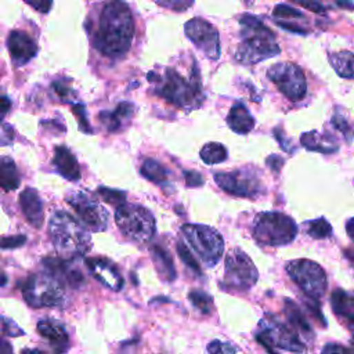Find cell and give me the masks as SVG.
<instances>
[{
	"label": "cell",
	"instance_id": "obj_33",
	"mask_svg": "<svg viewBox=\"0 0 354 354\" xmlns=\"http://www.w3.org/2000/svg\"><path fill=\"white\" fill-rule=\"evenodd\" d=\"M273 17L280 23H291L292 20H304V14L302 12H299L298 9L292 8V6H287V5H278L274 10H273Z\"/></svg>",
	"mask_w": 354,
	"mask_h": 354
},
{
	"label": "cell",
	"instance_id": "obj_51",
	"mask_svg": "<svg viewBox=\"0 0 354 354\" xmlns=\"http://www.w3.org/2000/svg\"><path fill=\"white\" fill-rule=\"evenodd\" d=\"M351 226H353V219H348L347 222V234L350 238H353V230H351Z\"/></svg>",
	"mask_w": 354,
	"mask_h": 354
},
{
	"label": "cell",
	"instance_id": "obj_32",
	"mask_svg": "<svg viewBox=\"0 0 354 354\" xmlns=\"http://www.w3.org/2000/svg\"><path fill=\"white\" fill-rule=\"evenodd\" d=\"M307 234L314 240H325L332 236V226L324 218H320L307 223Z\"/></svg>",
	"mask_w": 354,
	"mask_h": 354
},
{
	"label": "cell",
	"instance_id": "obj_44",
	"mask_svg": "<svg viewBox=\"0 0 354 354\" xmlns=\"http://www.w3.org/2000/svg\"><path fill=\"white\" fill-rule=\"evenodd\" d=\"M24 2L42 14H48L53 6V0H24Z\"/></svg>",
	"mask_w": 354,
	"mask_h": 354
},
{
	"label": "cell",
	"instance_id": "obj_4",
	"mask_svg": "<svg viewBox=\"0 0 354 354\" xmlns=\"http://www.w3.org/2000/svg\"><path fill=\"white\" fill-rule=\"evenodd\" d=\"M49 236L63 259L76 260L92 248V237L86 227L67 212H56L49 223Z\"/></svg>",
	"mask_w": 354,
	"mask_h": 354
},
{
	"label": "cell",
	"instance_id": "obj_7",
	"mask_svg": "<svg viewBox=\"0 0 354 354\" xmlns=\"http://www.w3.org/2000/svg\"><path fill=\"white\" fill-rule=\"evenodd\" d=\"M259 271L251 258L241 249L230 251L225 262V280L220 282L222 289L229 292H248L255 287Z\"/></svg>",
	"mask_w": 354,
	"mask_h": 354
},
{
	"label": "cell",
	"instance_id": "obj_36",
	"mask_svg": "<svg viewBox=\"0 0 354 354\" xmlns=\"http://www.w3.org/2000/svg\"><path fill=\"white\" fill-rule=\"evenodd\" d=\"M177 252H179L180 259L186 263V266H189L193 271H196L197 274H201V267L198 264V262L196 260V258L191 255L189 247L185 245V242H177Z\"/></svg>",
	"mask_w": 354,
	"mask_h": 354
},
{
	"label": "cell",
	"instance_id": "obj_38",
	"mask_svg": "<svg viewBox=\"0 0 354 354\" xmlns=\"http://www.w3.org/2000/svg\"><path fill=\"white\" fill-rule=\"evenodd\" d=\"M208 351L209 354H236L237 350L236 347L229 343V342H220V340H214L208 344Z\"/></svg>",
	"mask_w": 354,
	"mask_h": 354
},
{
	"label": "cell",
	"instance_id": "obj_27",
	"mask_svg": "<svg viewBox=\"0 0 354 354\" xmlns=\"http://www.w3.org/2000/svg\"><path fill=\"white\" fill-rule=\"evenodd\" d=\"M151 253H152V260L159 277L163 281L171 282L176 278V269L173 266V260L167 253V251L155 245L151 248Z\"/></svg>",
	"mask_w": 354,
	"mask_h": 354
},
{
	"label": "cell",
	"instance_id": "obj_20",
	"mask_svg": "<svg viewBox=\"0 0 354 354\" xmlns=\"http://www.w3.org/2000/svg\"><path fill=\"white\" fill-rule=\"evenodd\" d=\"M20 205L24 216L35 229H41L43 225V202L35 189H25L20 194Z\"/></svg>",
	"mask_w": 354,
	"mask_h": 354
},
{
	"label": "cell",
	"instance_id": "obj_12",
	"mask_svg": "<svg viewBox=\"0 0 354 354\" xmlns=\"http://www.w3.org/2000/svg\"><path fill=\"white\" fill-rule=\"evenodd\" d=\"M215 180L223 191L236 197L255 198L263 191L258 171L247 167L231 171H220L215 174Z\"/></svg>",
	"mask_w": 354,
	"mask_h": 354
},
{
	"label": "cell",
	"instance_id": "obj_24",
	"mask_svg": "<svg viewBox=\"0 0 354 354\" xmlns=\"http://www.w3.org/2000/svg\"><path fill=\"white\" fill-rule=\"evenodd\" d=\"M331 306L336 315L346 320L348 324V328H353L354 322V299L353 296L343 291V289H335L331 296Z\"/></svg>",
	"mask_w": 354,
	"mask_h": 354
},
{
	"label": "cell",
	"instance_id": "obj_48",
	"mask_svg": "<svg viewBox=\"0 0 354 354\" xmlns=\"http://www.w3.org/2000/svg\"><path fill=\"white\" fill-rule=\"evenodd\" d=\"M10 108H12L10 98L8 96H0V122L3 121V118L10 111Z\"/></svg>",
	"mask_w": 354,
	"mask_h": 354
},
{
	"label": "cell",
	"instance_id": "obj_17",
	"mask_svg": "<svg viewBox=\"0 0 354 354\" xmlns=\"http://www.w3.org/2000/svg\"><path fill=\"white\" fill-rule=\"evenodd\" d=\"M87 269L94 275L97 281H100L107 288L118 292L123 288V278L114 263L104 258H90L86 260Z\"/></svg>",
	"mask_w": 354,
	"mask_h": 354
},
{
	"label": "cell",
	"instance_id": "obj_46",
	"mask_svg": "<svg viewBox=\"0 0 354 354\" xmlns=\"http://www.w3.org/2000/svg\"><path fill=\"white\" fill-rule=\"evenodd\" d=\"M322 354H353L351 348L348 347H344L342 344H337V343H328L324 350H322Z\"/></svg>",
	"mask_w": 354,
	"mask_h": 354
},
{
	"label": "cell",
	"instance_id": "obj_23",
	"mask_svg": "<svg viewBox=\"0 0 354 354\" xmlns=\"http://www.w3.org/2000/svg\"><path fill=\"white\" fill-rule=\"evenodd\" d=\"M227 123L233 132L238 134H248L255 127L256 122L248 108L244 104L237 103L229 112Z\"/></svg>",
	"mask_w": 354,
	"mask_h": 354
},
{
	"label": "cell",
	"instance_id": "obj_25",
	"mask_svg": "<svg viewBox=\"0 0 354 354\" xmlns=\"http://www.w3.org/2000/svg\"><path fill=\"white\" fill-rule=\"evenodd\" d=\"M21 177L14 160L9 156H0V189L14 191L20 187Z\"/></svg>",
	"mask_w": 354,
	"mask_h": 354
},
{
	"label": "cell",
	"instance_id": "obj_13",
	"mask_svg": "<svg viewBox=\"0 0 354 354\" xmlns=\"http://www.w3.org/2000/svg\"><path fill=\"white\" fill-rule=\"evenodd\" d=\"M269 78L278 90L291 101H300L307 93V83L302 68L293 63L274 64L269 72Z\"/></svg>",
	"mask_w": 354,
	"mask_h": 354
},
{
	"label": "cell",
	"instance_id": "obj_19",
	"mask_svg": "<svg viewBox=\"0 0 354 354\" xmlns=\"http://www.w3.org/2000/svg\"><path fill=\"white\" fill-rule=\"evenodd\" d=\"M38 332L50 342L57 354H64L70 348V336L65 328L53 320H42L38 322Z\"/></svg>",
	"mask_w": 354,
	"mask_h": 354
},
{
	"label": "cell",
	"instance_id": "obj_14",
	"mask_svg": "<svg viewBox=\"0 0 354 354\" xmlns=\"http://www.w3.org/2000/svg\"><path fill=\"white\" fill-rule=\"evenodd\" d=\"M67 202L74 208L85 227L93 233L107 230L110 215L107 209L85 193H74L67 197Z\"/></svg>",
	"mask_w": 354,
	"mask_h": 354
},
{
	"label": "cell",
	"instance_id": "obj_31",
	"mask_svg": "<svg viewBox=\"0 0 354 354\" xmlns=\"http://www.w3.org/2000/svg\"><path fill=\"white\" fill-rule=\"evenodd\" d=\"M200 155L207 165H216L225 162L229 156V152L220 143H208L202 147Z\"/></svg>",
	"mask_w": 354,
	"mask_h": 354
},
{
	"label": "cell",
	"instance_id": "obj_10",
	"mask_svg": "<svg viewBox=\"0 0 354 354\" xmlns=\"http://www.w3.org/2000/svg\"><path fill=\"white\" fill-rule=\"evenodd\" d=\"M287 271L310 300L318 302L324 296L328 278L325 270L318 263L307 259L292 260L287 264Z\"/></svg>",
	"mask_w": 354,
	"mask_h": 354
},
{
	"label": "cell",
	"instance_id": "obj_9",
	"mask_svg": "<svg viewBox=\"0 0 354 354\" xmlns=\"http://www.w3.org/2000/svg\"><path fill=\"white\" fill-rule=\"evenodd\" d=\"M182 233L208 267H215L220 262L225 252V241L215 229L202 225H185Z\"/></svg>",
	"mask_w": 354,
	"mask_h": 354
},
{
	"label": "cell",
	"instance_id": "obj_22",
	"mask_svg": "<svg viewBox=\"0 0 354 354\" xmlns=\"http://www.w3.org/2000/svg\"><path fill=\"white\" fill-rule=\"evenodd\" d=\"M134 107L132 103H121L114 111H103L98 114V121L108 132H118L123 122L132 118Z\"/></svg>",
	"mask_w": 354,
	"mask_h": 354
},
{
	"label": "cell",
	"instance_id": "obj_2",
	"mask_svg": "<svg viewBox=\"0 0 354 354\" xmlns=\"http://www.w3.org/2000/svg\"><path fill=\"white\" fill-rule=\"evenodd\" d=\"M148 81L151 85H155L152 92L174 107L193 110L200 107L204 100L201 76L197 65H194L189 79L173 68H166L163 75L149 72Z\"/></svg>",
	"mask_w": 354,
	"mask_h": 354
},
{
	"label": "cell",
	"instance_id": "obj_39",
	"mask_svg": "<svg viewBox=\"0 0 354 354\" xmlns=\"http://www.w3.org/2000/svg\"><path fill=\"white\" fill-rule=\"evenodd\" d=\"M25 236H13V237H2L0 238V248L2 249H16L25 244Z\"/></svg>",
	"mask_w": 354,
	"mask_h": 354
},
{
	"label": "cell",
	"instance_id": "obj_34",
	"mask_svg": "<svg viewBox=\"0 0 354 354\" xmlns=\"http://www.w3.org/2000/svg\"><path fill=\"white\" fill-rule=\"evenodd\" d=\"M189 299L204 314H209L212 311V309H214V299H212V296H209L208 293H205L202 291H191L189 293Z\"/></svg>",
	"mask_w": 354,
	"mask_h": 354
},
{
	"label": "cell",
	"instance_id": "obj_35",
	"mask_svg": "<svg viewBox=\"0 0 354 354\" xmlns=\"http://www.w3.org/2000/svg\"><path fill=\"white\" fill-rule=\"evenodd\" d=\"M98 196L108 204H112L115 205L116 208L126 204V194L123 191H119V190H111V189H107V187H100L97 190Z\"/></svg>",
	"mask_w": 354,
	"mask_h": 354
},
{
	"label": "cell",
	"instance_id": "obj_49",
	"mask_svg": "<svg viewBox=\"0 0 354 354\" xmlns=\"http://www.w3.org/2000/svg\"><path fill=\"white\" fill-rule=\"evenodd\" d=\"M0 354H13L12 344L5 339H0Z\"/></svg>",
	"mask_w": 354,
	"mask_h": 354
},
{
	"label": "cell",
	"instance_id": "obj_29",
	"mask_svg": "<svg viewBox=\"0 0 354 354\" xmlns=\"http://www.w3.org/2000/svg\"><path fill=\"white\" fill-rule=\"evenodd\" d=\"M141 174L147 180L159 186H165L169 183V171L166 170V167H163L158 160L151 158L144 159L141 165Z\"/></svg>",
	"mask_w": 354,
	"mask_h": 354
},
{
	"label": "cell",
	"instance_id": "obj_16",
	"mask_svg": "<svg viewBox=\"0 0 354 354\" xmlns=\"http://www.w3.org/2000/svg\"><path fill=\"white\" fill-rule=\"evenodd\" d=\"M75 260L63 258H46L43 259L45 269L49 275L57 280L61 285L67 284L72 288H79L85 282L82 271L74 266Z\"/></svg>",
	"mask_w": 354,
	"mask_h": 354
},
{
	"label": "cell",
	"instance_id": "obj_8",
	"mask_svg": "<svg viewBox=\"0 0 354 354\" xmlns=\"http://www.w3.org/2000/svg\"><path fill=\"white\" fill-rule=\"evenodd\" d=\"M256 340L269 351V354H277L275 348L288 350L296 354H302L304 351V344L300 337L288 328V325L273 315L262 318L256 332Z\"/></svg>",
	"mask_w": 354,
	"mask_h": 354
},
{
	"label": "cell",
	"instance_id": "obj_52",
	"mask_svg": "<svg viewBox=\"0 0 354 354\" xmlns=\"http://www.w3.org/2000/svg\"><path fill=\"white\" fill-rule=\"evenodd\" d=\"M6 284H8V277L2 271H0V287H3Z\"/></svg>",
	"mask_w": 354,
	"mask_h": 354
},
{
	"label": "cell",
	"instance_id": "obj_15",
	"mask_svg": "<svg viewBox=\"0 0 354 354\" xmlns=\"http://www.w3.org/2000/svg\"><path fill=\"white\" fill-rule=\"evenodd\" d=\"M186 35L189 39L211 60L220 57V38L218 30L202 19H193L186 23Z\"/></svg>",
	"mask_w": 354,
	"mask_h": 354
},
{
	"label": "cell",
	"instance_id": "obj_3",
	"mask_svg": "<svg viewBox=\"0 0 354 354\" xmlns=\"http://www.w3.org/2000/svg\"><path fill=\"white\" fill-rule=\"evenodd\" d=\"M241 43L236 52V60L245 65L258 64L280 54V46L274 32L258 17L244 14L240 19Z\"/></svg>",
	"mask_w": 354,
	"mask_h": 354
},
{
	"label": "cell",
	"instance_id": "obj_21",
	"mask_svg": "<svg viewBox=\"0 0 354 354\" xmlns=\"http://www.w3.org/2000/svg\"><path fill=\"white\" fill-rule=\"evenodd\" d=\"M53 165L57 171L70 182H78L81 179V167L75 155L64 145L56 147Z\"/></svg>",
	"mask_w": 354,
	"mask_h": 354
},
{
	"label": "cell",
	"instance_id": "obj_26",
	"mask_svg": "<svg viewBox=\"0 0 354 354\" xmlns=\"http://www.w3.org/2000/svg\"><path fill=\"white\" fill-rule=\"evenodd\" d=\"M300 143L309 151H317L324 154H331L337 151V144L333 143V137H329L326 134H320L315 130L304 133L300 138Z\"/></svg>",
	"mask_w": 354,
	"mask_h": 354
},
{
	"label": "cell",
	"instance_id": "obj_50",
	"mask_svg": "<svg viewBox=\"0 0 354 354\" xmlns=\"http://www.w3.org/2000/svg\"><path fill=\"white\" fill-rule=\"evenodd\" d=\"M21 354H48V353L42 351V350H38V348H27Z\"/></svg>",
	"mask_w": 354,
	"mask_h": 354
},
{
	"label": "cell",
	"instance_id": "obj_11",
	"mask_svg": "<svg viewBox=\"0 0 354 354\" xmlns=\"http://www.w3.org/2000/svg\"><path fill=\"white\" fill-rule=\"evenodd\" d=\"M23 295L31 307L59 306L64 299L63 285L52 275H31L23 285Z\"/></svg>",
	"mask_w": 354,
	"mask_h": 354
},
{
	"label": "cell",
	"instance_id": "obj_30",
	"mask_svg": "<svg viewBox=\"0 0 354 354\" xmlns=\"http://www.w3.org/2000/svg\"><path fill=\"white\" fill-rule=\"evenodd\" d=\"M329 63L332 65V68L337 72V75L351 79L353 78V63H354V57L351 52L343 50L339 53H332L329 54Z\"/></svg>",
	"mask_w": 354,
	"mask_h": 354
},
{
	"label": "cell",
	"instance_id": "obj_42",
	"mask_svg": "<svg viewBox=\"0 0 354 354\" xmlns=\"http://www.w3.org/2000/svg\"><path fill=\"white\" fill-rule=\"evenodd\" d=\"M0 324H2V331L5 333H8L9 336H21V335H24V331L17 324H14L12 320H9V318L0 317Z\"/></svg>",
	"mask_w": 354,
	"mask_h": 354
},
{
	"label": "cell",
	"instance_id": "obj_28",
	"mask_svg": "<svg viewBox=\"0 0 354 354\" xmlns=\"http://www.w3.org/2000/svg\"><path fill=\"white\" fill-rule=\"evenodd\" d=\"M285 314H287L291 325H293L303 336H306L307 339L313 337V329H311L309 321L306 320V317L303 315V313L298 307V304L295 302H292L291 299H285Z\"/></svg>",
	"mask_w": 354,
	"mask_h": 354
},
{
	"label": "cell",
	"instance_id": "obj_47",
	"mask_svg": "<svg viewBox=\"0 0 354 354\" xmlns=\"http://www.w3.org/2000/svg\"><path fill=\"white\" fill-rule=\"evenodd\" d=\"M186 182L189 187H200L204 185V177L198 171L190 170L186 171Z\"/></svg>",
	"mask_w": 354,
	"mask_h": 354
},
{
	"label": "cell",
	"instance_id": "obj_40",
	"mask_svg": "<svg viewBox=\"0 0 354 354\" xmlns=\"http://www.w3.org/2000/svg\"><path fill=\"white\" fill-rule=\"evenodd\" d=\"M72 112L75 114V116H76V119L79 122L81 130H83L85 133H93V130L90 129V123L86 119V110H85V107L82 104H79V105L76 104V105L72 107Z\"/></svg>",
	"mask_w": 354,
	"mask_h": 354
},
{
	"label": "cell",
	"instance_id": "obj_45",
	"mask_svg": "<svg viewBox=\"0 0 354 354\" xmlns=\"http://www.w3.org/2000/svg\"><path fill=\"white\" fill-rule=\"evenodd\" d=\"M53 89H54V92L57 93V96L63 100V101H70V98H71V96H72V90H71V87L67 85V83H64V82H60V81H57V82H53Z\"/></svg>",
	"mask_w": 354,
	"mask_h": 354
},
{
	"label": "cell",
	"instance_id": "obj_6",
	"mask_svg": "<svg viewBox=\"0 0 354 354\" xmlns=\"http://www.w3.org/2000/svg\"><path fill=\"white\" fill-rule=\"evenodd\" d=\"M115 223L121 233L134 242H148L154 238L156 223L154 215L137 204H123L116 208Z\"/></svg>",
	"mask_w": 354,
	"mask_h": 354
},
{
	"label": "cell",
	"instance_id": "obj_5",
	"mask_svg": "<svg viewBox=\"0 0 354 354\" xmlns=\"http://www.w3.org/2000/svg\"><path fill=\"white\" fill-rule=\"evenodd\" d=\"M298 236V226L292 218L280 212L260 214L253 223V238L264 247H284Z\"/></svg>",
	"mask_w": 354,
	"mask_h": 354
},
{
	"label": "cell",
	"instance_id": "obj_18",
	"mask_svg": "<svg viewBox=\"0 0 354 354\" xmlns=\"http://www.w3.org/2000/svg\"><path fill=\"white\" fill-rule=\"evenodd\" d=\"M8 48L16 65L30 63L38 54L37 42L23 31H13L8 39Z\"/></svg>",
	"mask_w": 354,
	"mask_h": 354
},
{
	"label": "cell",
	"instance_id": "obj_1",
	"mask_svg": "<svg viewBox=\"0 0 354 354\" xmlns=\"http://www.w3.org/2000/svg\"><path fill=\"white\" fill-rule=\"evenodd\" d=\"M92 35L94 48L107 59H122L130 50L134 20L123 0H108L104 3Z\"/></svg>",
	"mask_w": 354,
	"mask_h": 354
},
{
	"label": "cell",
	"instance_id": "obj_37",
	"mask_svg": "<svg viewBox=\"0 0 354 354\" xmlns=\"http://www.w3.org/2000/svg\"><path fill=\"white\" fill-rule=\"evenodd\" d=\"M154 2L162 8L170 9L173 12H179L183 13L186 12L189 8H191L194 0H154Z\"/></svg>",
	"mask_w": 354,
	"mask_h": 354
},
{
	"label": "cell",
	"instance_id": "obj_43",
	"mask_svg": "<svg viewBox=\"0 0 354 354\" xmlns=\"http://www.w3.org/2000/svg\"><path fill=\"white\" fill-rule=\"evenodd\" d=\"M332 123H333V126H335L337 130H340V132L343 133V136H344V137L347 138V141L350 143V140H351V127H350V125L347 123L346 118L342 116V115H333Z\"/></svg>",
	"mask_w": 354,
	"mask_h": 354
},
{
	"label": "cell",
	"instance_id": "obj_41",
	"mask_svg": "<svg viewBox=\"0 0 354 354\" xmlns=\"http://www.w3.org/2000/svg\"><path fill=\"white\" fill-rule=\"evenodd\" d=\"M291 2L307 9L315 14L325 13V8L318 2V0H291Z\"/></svg>",
	"mask_w": 354,
	"mask_h": 354
}]
</instances>
